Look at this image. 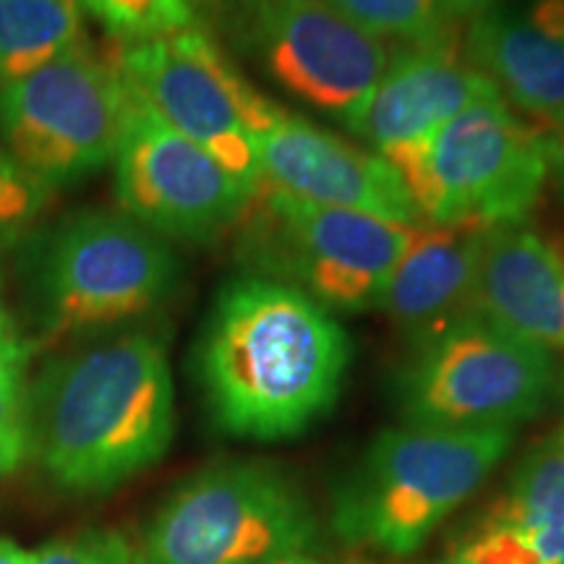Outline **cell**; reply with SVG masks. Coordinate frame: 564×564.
I'll use <instances>...</instances> for the list:
<instances>
[{
  "mask_svg": "<svg viewBox=\"0 0 564 564\" xmlns=\"http://www.w3.org/2000/svg\"><path fill=\"white\" fill-rule=\"evenodd\" d=\"M514 444V429H384L333 497L345 546L405 560L481 489Z\"/></svg>",
  "mask_w": 564,
  "mask_h": 564,
  "instance_id": "cell-4",
  "label": "cell"
},
{
  "mask_svg": "<svg viewBox=\"0 0 564 564\" xmlns=\"http://www.w3.org/2000/svg\"><path fill=\"white\" fill-rule=\"evenodd\" d=\"M546 147H549V175H552L556 188H560V194L564 196V126L549 131Z\"/></svg>",
  "mask_w": 564,
  "mask_h": 564,
  "instance_id": "cell-28",
  "label": "cell"
},
{
  "mask_svg": "<svg viewBox=\"0 0 564 564\" xmlns=\"http://www.w3.org/2000/svg\"><path fill=\"white\" fill-rule=\"evenodd\" d=\"M314 546L316 518L285 470L225 460L167 497L133 549V564H264Z\"/></svg>",
  "mask_w": 564,
  "mask_h": 564,
  "instance_id": "cell-6",
  "label": "cell"
},
{
  "mask_svg": "<svg viewBox=\"0 0 564 564\" xmlns=\"http://www.w3.org/2000/svg\"><path fill=\"white\" fill-rule=\"evenodd\" d=\"M453 21H470L481 13L497 9V6L507 3V0H442Z\"/></svg>",
  "mask_w": 564,
  "mask_h": 564,
  "instance_id": "cell-27",
  "label": "cell"
},
{
  "mask_svg": "<svg viewBox=\"0 0 564 564\" xmlns=\"http://www.w3.org/2000/svg\"><path fill=\"white\" fill-rule=\"evenodd\" d=\"M264 564H350V562H329V560H319V556H314L312 552L306 554H288V556H280V560H270Z\"/></svg>",
  "mask_w": 564,
  "mask_h": 564,
  "instance_id": "cell-30",
  "label": "cell"
},
{
  "mask_svg": "<svg viewBox=\"0 0 564 564\" xmlns=\"http://www.w3.org/2000/svg\"><path fill=\"white\" fill-rule=\"evenodd\" d=\"M116 66L126 87L181 137L202 147L257 194V137L285 112L238 70L202 26L121 42Z\"/></svg>",
  "mask_w": 564,
  "mask_h": 564,
  "instance_id": "cell-8",
  "label": "cell"
},
{
  "mask_svg": "<svg viewBox=\"0 0 564 564\" xmlns=\"http://www.w3.org/2000/svg\"><path fill=\"white\" fill-rule=\"evenodd\" d=\"M546 137L499 91L478 97L434 133L405 183L421 220L481 228L525 223L549 181Z\"/></svg>",
  "mask_w": 564,
  "mask_h": 564,
  "instance_id": "cell-9",
  "label": "cell"
},
{
  "mask_svg": "<svg viewBox=\"0 0 564 564\" xmlns=\"http://www.w3.org/2000/svg\"><path fill=\"white\" fill-rule=\"evenodd\" d=\"M30 457L24 373L0 377V476H9Z\"/></svg>",
  "mask_w": 564,
  "mask_h": 564,
  "instance_id": "cell-25",
  "label": "cell"
},
{
  "mask_svg": "<svg viewBox=\"0 0 564 564\" xmlns=\"http://www.w3.org/2000/svg\"><path fill=\"white\" fill-rule=\"evenodd\" d=\"M257 154L262 181L303 202L392 223H423L405 181L390 162L295 112L285 110L259 133Z\"/></svg>",
  "mask_w": 564,
  "mask_h": 564,
  "instance_id": "cell-14",
  "label": "cell"
},
{
  "mask_svg": "<svg viewBox=\"0 0 564 564\" xmlns=\"http://www.w3.org/2000/svg\"><path fill=\"white\" fill-rule=\"evenodd\" d=\"M350 356L333 312L278 280L241 274L217 293L199 340L212 421L236 440H295L333 411Z\"/></svg>",
  "mask_w": 564,
  "mask_h": 564,
  "instance_id": "cell-1",
  "label": "cell"
},
{
  "mask_svg": "<svg viewBox=\"0 0 564 564\" xmlns=\"http://www.w3.org/2000/svg\"><path fill=\"white\" fill-rule=\"evenodd\" d=\"M463 53L525 121L564 126V0H528L470 19Z\"/></svg>",
  "mask_w": 564,
  "mask_h": 564,
  "instance_id": "cell-15",
  "label": "cell"
},
{
  "mask_svg": "<svg viewBox=\"0 0 564 564\" xmlns=\"http://www.w3.org/2000/svg\"><path fill=\"white\" fill-rule=\"evenodd\" d=\"M0 564H34V552H26L11 539H0Z\"/></svg>",
  "mask_w": 564,
  "mask_h": 564,
  "instance_id": "cell-29",
  "label": "cell"
},
{
  "mask_svg": "<svg viewBox=\"0 0 564 564\" xmlns=\"http://www.w3.org/2000/svg\"><path fill=\"white\" fill-rule=\"evenodd\" d=\"M564 523V426L546 434L520 457L505 489L474 525Z\"/></svg>",
  "mask_w": 564,
  "mask_h": 564,
  "instance_id": "cell-19",
  "label": "cell"
},
{
  "mask_svg": "<svg viewBox=\"0 0 564 564\" xmlns=\"http://www.w3.org/2000/svg\"><path fill=\"white\" fill-rule=\"evenodd\" d=\"M552 390V350L484 314L415 343L394 373L400 419L434 429H518L544 411Z\"/></svg>",
  "mask_w": 564,
  "mask_h": 564,
  "instance_id": "cell-7",
  "label": "cell"
},
{
  "mask_svg": "<svg viewBox=\"0 0 564 564\" xmlns=\"http://www.w3.org/2000/svg\"><path fill=\"white\" fill-rule=\"evenodd\" d=\"M34 564H133V549L116 531H84L42 546Z\"/></svg>",
  "mask_w": 564,
  "mask_h": 564,
  "instance_id": "cell-24",
  "label": "cell"
},
{
  "mask_svg": "<svg viewBox=\"0 0 564 564\" xmlns=\"http://www.w3.org/2000/svg\"><path fill=\"white\" fill-rule=\"evenodd\" d=\"M30 457L61 491L108 494L171 447L175 390L165 343L123 329L53 358L26 384Z\"/></svg>",
  "mask_w": 564,
  "mask_h": 564,
  "instance_id": "cell-2",
  "label": "cell"
},
{
  "mask_svg": "<svg viewBox=\"0 0 564 564\" xmlns=\"http://www.w3.org/2000/svg\"><path fill=\"white\" fill-rule=\"evenodd\" d=\"M232 45L316 112L352 129L387 68V47L327 0H217Z\"/></svg>",
  "mask_w": 564,
  "mask_h": 564,
  "instance_id": "cell-11",
  "label": "cell"
},
{
  "mask_svg": "<svg viewBox=\"0 0 564 564\" xmlns=\"http://www.w3.org/2000/svg\"><path fill=\"white\" fill-rule=\"evenodd\" d=\"M442 564H447V562H442Z\"/></svg>",
  "mask_w": 564,
  "mask_h": 564,
  "instance_id": "cell-31",
  "label": "cell"
},
{
  "mask_svg": "<svg viewBox=\"0 0 564 564\" xmlns=\"http://www.w3.org/2000/svg\"><path fill=\"white\" fill-rule=\"evenodd\" d=\"M112 167L121 212L165 241H217L241 223L253 196L131 89Z\"/></svg>",
  "mask_w": 564,
  "mask_h": 564,
  "instance_id": "cell-12",
  "label": "cell"
},
{
  "mask_svg": "<svg viewBox=\"0 0 564 564\" xmlns=\"http://www.w3.org/2000/svg\"><path fill=\"white\" fill-rule=\"evenodd\" d=\"M489 91L497 87L470 66L457 34L405 45L387 61L382 79L350 133L364 139L408 183L434 133Z\"/></svg>",
  "mask_w": 564,
  "mask_h": 564,
  "instance_id": "cell-13",
  "label": "cell"
},
{
  "mask_svg": "<svg viewBox=\"0 0 564 564\" xmlns=\"http://www.w3.org/2000/svg\"><path fill=\"white\" fill-rule=\"evenodd\" d=\"M51 199V188L32 178L0 147V257L32 236L34 223Z\"/></svg>",
  "mask_w": 564,
  "mask_h": 564,
  "instance_id": "cell-23",
  "label": "cell"
},
{
  "mask_svg": "<svg viewBox=\"0 0 564 564\" xmlns=\"http://www.w3.org/2000/svg\"><path fill=\"white\" fill-rule=\"evenodd\" d=\"M181 262L165 238L126 212L82 209L32 232L21 285L42 335L97 340L171 301Z\"/></svg>",
  "mask_w": 564,
  "mask_h": 564,
  "instance_id": "cell-3",
  "label": "cell"
},
{
  "mask_svg": "<svg viewBox=\"0 0 564 564\" xmlns=\"http://www.w3.org/2000/svg\"><path fill=\"white\" fill-rule=\"evenodd\" d=\"M112 37L121 42L171 34L194 24L196 0H82Z\"/></svg>",
  "mask_w": 564,
  "mask_h": 564,
  "instance_id": "cell-22",
  "label": "cell"
},
{
  "mask_svg": "<svg viewBox=\"0 0 564 564\" xmlns=\"http://www.w3.org/2000/svg\"><path fill=\"white\" fill-rule=\"evenodd\" d=\"M129 105L116 61L76 47L0 87V147L42 186H74L116 154Z\"/></svg>",
  "mask_w": 564,
  "mask_h": 564,
  "instance_id": "cell-10",
  "label": "cell"
},
{
  "mask_svg": "<svg viewBox=\"0 0 564 564\" xmlns=\"http://www.w3.org/2000/svg\"><path fill=\"white\" fill-rule=\"evenodd\" d=\"M476 308L546 350H564V251L525 223L486 236Z\"/></svg>",
  "mask_w": 564,
  "mask_h": 564,
  "instance_id": "cell-17",
  "label": "cell"
},
{
  "mask_svg": "<svg viewBox=\"0 0 564 564\" xmlns=\"http://www.w3.org/2000/svg\"><path fill=\"white\" fill-rule=\"evenodd\" d=\"M333 9L371 37L423 45L455 34L442 0H327Z\"/></svg>",
  "mask_w": 564,
  "mask_h": 564,
  "instance_id": "cell-21",
  "label": "cell"
},
{
  "mask_svg": "<svg viewBox=\"0 0 564 564\" xmlns=\"http://www.w3.org/2000/svg\"><path fill=\"white\" fill-rule=\"evenodd\" d=\"M236 228L249 274L291 285L333 314L377 308L419 232V225L303 202L264 181Z\"/></svg>",
  "mask_w": 564,
  "mask_h": 564,
  "instance_id": "cell-5",
  "label": "cell"
},
{
  "mask_svg": "<svg viewBox=\"0 0 564 564\" xmlns=\"http://www.w3.org/2000/svg\"><path fill=\"white\" fill-rule=\"evenodd\" d=\"M82 45V0H0V87Z\"/></svg>",
  "mask_w": 564,
  "mask_h": 564,
  "instance_id": "cell-18",
  "label": "cell"
},
{
  "mask_svg": "<svg viewBox=\"0 0 564 564\" xmlns=\"http://www.w3.org/2000/svg\"><path fill=\"white\" fill-rule=\"evenodd\" d=\"M447 564H564V523L470 525Z\"/></svg>",
  "mask_w": 564,
  "mask_h": 564,
  "instance_id": "cell-20",
  "label": "cell"
},
{
  "mask_svg": "<svg viewBox=\"0 0 564 564\" xmlns=\"http://www.w3.org/2000/svg\"><path fill=\"white\" fill-rule=\"evenodd\" d=\"M26 356H30V348H26L17 322H13L9 308L3 306V299H0V377L24 373Z\"/></svg>",
  "mask_w": 564,
  "mask_h": 564,
  "instance_id": "cell-26",
  "label": "cell"
},
{
  "mask_svg": "<svg viewBox=\"0 0 564 564\" xmlns=\"http://www.w3.org/2000/svg\"><path fill=\"white\" fill-rule=\"evenodd\" d=\"M489 230L481 225H419L377 303L413 345L478 314V272Z\"/></svg>",
  "mask_w": 564,
  "mask_h": 564,
  "instance_id": "cell-16",
  "label": "cell"
}]
</instances>
